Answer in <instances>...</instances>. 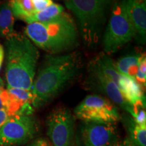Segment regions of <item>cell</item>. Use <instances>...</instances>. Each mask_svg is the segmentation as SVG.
Listing matches in <instances>:
<instances>
[{
    "mask_svg": "<svg viewBox=\"0 0 146 146\" xmlns=\"http://www.w3.org/2000/svg\"><path fill=\"white\" fill-rule=\"evenodd\" d=\"M128 15L135 31V39L139 43H145L146 3L145 0H127Z\"/></svg>",
    "mask_w": 146,
    "mask_h": 146,
    "instance_id": "8fae6325",
    "label": "cell"
},
{
    "mask_svg": "<svg viewBox=\"0 0 146 146\" xmlns=\"http://www.w3.org/2000/svg\"><path fill=\"white\" fill-rule=\"evenodd\" d=\"M52 3V0H36L33 2L34 9L36 12H39V11L44 10Z\"/></svg>",
    "mask_w": 146,
    "mask_h": 146,
    "instance_id": "d6986e66",
    "label": "cell"
},
{
    "mask_svg": "<svg viewBox=\"0 0 146 146\" xmlns=\"http://www.w3.org/2000/svg\"><path fill=\"white\" fill-rule=\"evenodd\" d=\"M74 116L83 122L116 123L120 116L115 106L108 99L98 95H90L74 110Z\"/></svg>",
    "mask_w": 146,
    "mask_h": 146,
    "instance_id": "52a82bcc",
    "label": "cell"
},
{
    "mask_svg": "<svg viewBox=\"0 0 146 146\" xmlns=\"http://www.w3.org/2000/svg\"><path fill=\"white\" fill-rule=\"evenodd\" d=\"M29 146H51L48 140L45 138L36 139Z\"/></svg>",
    "mask_w": 146,
    "mask_h": 146,
    "instance_id": "ffe728a7",
    "label": "cell"
},
{
    "mask_svg": "<svg viewBox=\"0 0 146 146\" xmlns=\"http://www.w3.org/2000/svg\"><path fill=\"white\" fill-rule=\"evenodd\" d=\"M88 71L87 84L89 86L104 94L134 118L135 113L133 107L126 101L117 85L105 74L96 69L89 66Z\"/></svg>",
    "mask_w": 146,
    "mask_h": 146,
    "instance_id": "30bf717a",
    "label": "cell"
},
{
    "mask_svg": "<svg viewBox=\"0 0 146 146\" xmlns=\"http://www.w3.org/2000/svg\"><path fill=\"white\" fill-rule=\"evenodd\" d=\"M39 125L33 114L10 116L0 127V146L21 145L35 138Z\"/></svg>",
    "mask_w": 146,
    "mask_h": 146,
    "instance_id": "8992f818",
    "label": "cell"
},
{
    "mask_svg": "<svg viewBox=\"0 0 146 146\" xmlns=\"http://www.w3.org/2000/svg\"><path fill=\"white\" fill-rule=\"evenodd\" d=\"M31 1H32V3H33V1H36V0H31Z\"/></svg>",
    "mask_w": 146,
    "mask_h": 146,
    "instance_id": "484cf974",
    "label": "cell"
},
{
    "mask_svg": "<svg viewBox=\"0 0 146 146\" xmlns=\"http://www.w3.org/2000/svg\"><path fill=\"white\" fill-rule=\"evenodd\" d=\"M63 12H64V8L62 5L53 3L52 5L44 10L39 12H35L31 16H28L24 21L27 24L46 23L54 19Z\"/></svg>",
    "mask_w": 146,
    "mask_h": 146,
    "instance_id": "e0dca14e",
    "label": "cell"
},
{
    "mask_svg": "<svg viewBox=\"0 0 146 146\" xmlns=\"http://www.w3.org/2000/svg\"><path fill=\"white\" fill-rule=\"evenodd\" d=\"M47 125L52 146H75L74 117L68 108L54 109L47 118Z\"/></svg>",
    "mask_w": 146,
    "mask_h": 146,
    "instance_id": "ba28073f",
    "label": "cell"
},
{
    "mask_svg": "<svg viewBox=\"0 0 146 146\" xmlns=\"http://www.w3.org/2000/svg\"><path fill=\"white\" fill-rule=\"evenodd\" d=\"M119 0H65L66 8L77 20L84 44L94 47L99 43L114 6Z\"/></svg>",
    "mask_w": 146,
    "mask_h": 146,
    "instance_id": "277c9868",
    "label": "cell"
},
{
    "mask_svg": "<svg viewBox=\"0 0 146 146\" xmlns=\"http://www.w3.org/2000/svg\"><path fill=\"white\" fill-rule=\"evenodd\" d=\"M14 16L8 1L0 2V36L8 39L16 33Z\"/></svg>",
    "mask_w": 146,
    "mask_h": 146,
    "instance_id": "5bb4252c",
    "label": "cell"
},
{
    "mask_svg": "<svg viewBox=\"0 0 146 146\" xmlns=\"http://www.w3.org/2000/svg\"><path fill=\"white\" fill-rule=\"evenodd\" d=\"M118 141L115 123L83 122L80 128L79 146H112Z\"/></svg>",
    "mask_w": 146,
    "mask_h": 146,
    "instance_id": "9c48e42d",
    "label": "cell"
},
{
    "mask_svg": "<svg viewBox=\"0 0 146 146\" xmlns=\"http://www.w3.org/2000/svg\"><path fill=\"white\" fill-rule=\"evenodd\" d=\"M112 146H133V145L130 140H129V139L127 138L123 141H117Z\"/></svg>",
    "mask_w": 146,
    "mask_h": 146,
    "instance_id": "7402d4cb",
    "label": "cell"
},
{
    "mask_svg": "<svg viewBox=\"0 0 146 146\" xmlns=\"http://www.w3.org/2000/svg\"><path fill=\"white\" fill-rule=\"evenodd\" d=\"M124 123L133 146H146V125L137 124L132 116H125Z\"/></svg>",
    "mask_w": 146,
    "mask_h": 146,
    "instance_id": "9a60e30c",
    "label": "cell"
},
{
    "mask_svg": "<svg viewBox=\"0 0 146 146\" xmlns=\"http://www.w3.org/2000/svg\"><path fill=\"white\" fill-rule=\"evenodd\" d=\"M135 36L129 19L127 0H119L113 8L104 35L105 54L116 52Z\"/></svg>",
    "mask_w": 146,
    "mask_h": 146,
    "instance_id": "5b68a950",
    "label": "cell"
},
{
    "mask_svg": "<svg viewBox=\"0 0 146 146\" xmlns=\"http://www.w3.org/2000/svg\"><path fill=\"white\" fill-rule=\"evenodd\" d=\"M25 33L35 45L51 55L69 52L78 45L76 22L65 11L46 23L28 24Z\"/></svg>",
    "mask_w": 146,
    "mask_h": 146,
    "instance_id": "3957f363",
    "label": "cell"
},
{
    "mask_svg": "<svg viewBox=\"0 0 146 146\" xmlns=\"http://www.w3.org/2000/svg\"><path fill=\"white\" fill-rule=\"evenodd\" d=\"M81 68V56L76 52L45 56L33 85L32 106L47 104L77 77Z\"/></svg>",
    "mask_w": 146,
    "mask_h": 146,
    "instance_id": "6da1fadb",
    "label": "cell"
},
{
    "mask_svg": "<svg viewBox=\"0 0 146 146\" xmlns=\"http://www.w3.org/2000/svg\"><path fill=\"white\" fill-rule=\"evenodd\" d=\"M5 58V49L2 45L0 43V70L2 66L3 60Z\"/></svg>",
    "mask_w": 146,
    "mask_h": 146,
    "instance_id": "603a6c76",
    "label": "cell"
},
{
    "mask_svg": "<svg viewBox=\"0 0 146 146\" xmlns=\"http://www.w3.org/2000/svg\"><path fill=\"white\" fill-rule=\"evenodd\" d=\"M9 118V115L8 112L4 108H2L0 110V127L3 125V123L8 120Z\"/></svg>",
    "mask_w": 146,
    "mask_h": 146,
    "instance_id": "44dd1931",
    "label": "cell"
},
{
    "mask_svg": "<svg viewBox=\"0 0 146 146\" xmlns=\"http://www.w3.org/2000/svg\"><path fill=\"white\" fill-rule=\"evenodd\" d=\"M141 54H133L123 56L118 60L116 67L118 72L122 75L135 80L139 70V64Z\"/></svg>",
    "mask_w": 146,
    "mask_h": 146,
    "instance_id": "2e32d148",
    "label": "cell"
},
{
    "mask_svg": "<svg viewBox=\"0 0 146 146\" xmlns=\"http://www.w3.org/2000/svg\"><path fill=\"white\" fill-rule=\"evenodd\" d=\"M5 90L0 91V110L5 107Z\"/></svg>",
    "mask_w": 146,
    "mask_h": 146,
    "instance_id": "cb8c5ba5",
    "label": "cell"
},
{
    "mask_svg": "<svg viewBox=\"0 0 146 146\" xmlns=\"http://www.w3.org/2000/svg\"><path fill=\"white\" fill-rule=\"evenodd\" d=\"M8 3L14 16L23 21L36 12L31 0H8Z\"/></svg>",
    "mask_w": 146,
    "mask_h": 146,
    "instance_id": "ac0fdd59",
    "label": "cell"
},
{
    "mask_svg": "<svg viewBox=\"0 0 146 146\" xmlns=\"http://www.w3.org/2000/svg\"><path fill=\"white\" fill-rule=\"evenodd\" d=\"M89 66L103 73L110 79L112 80L118 87V83L121 77V74L118 72L116 64L109 57L108 55L105 54L104 52H102L97 55L89 62Z\"/></svg>",
    "mask_w": 146,
    "mask_h": 146,
    "instance_id": "4fadbf2b",
    "label": "cell"
},
{
    "mask_svg": "<svg viewBox=\"0 0 146 146\" xmlns=\"http://www.w3.org/2000/svg\"><path fill=\"white\" fill-rule=\"evenodd\" d=\"M5 44L7 87L31 91L39 58L37 48L25 35L18 33Z\"/></svg>",
    "mask_w": 146,
    "mask_h": 146,
    "instance_id": "7a4b0ae2",
    "label": "cell"
},
{
    "mask_svg": "<svg viewBox=\"0 0 146 146\" xmlns=\"http://www.w3.org/2000/svg\"><path fill=\"white\" fill-rule=\"evenodd\" d=\"M118 88L126 101L133 108L137 105L145 104V96L142 87L135 80L122 75L118 83Z\"/></svg>",
    "mask_w": 146,
    "mask_h": 146,
    "instance_id": "7c38bea8",
    "label": "cell"
},
{
    "mask_svg": "<svg viewBox=\"0 0 146 146\" xmlns=\"http://www.w3.org/2000/svg\"><path fill=\"white\" fill-rule=\"evenodd\" d=\"M4 81H3V79L0 77V91H3L4 89Z\"/></svg>",
    "mask_w": 146,
    "mask_h": 146,
    "instance_id": "d4e9b609",
    "label": "cell"
}]
</instances>
